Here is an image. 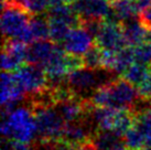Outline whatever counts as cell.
I'll list each match as a JSON object with an SVG mask.
<instances>
[{
    "mask_svg": "<svg viewBox=\"0 0 151 150\" xmlns=\"http://www.w3.org/2000/svg\"><path fill=\"white\" fill-rule=\"evenodd\" d=\"M111 6L120 22L128 20L130 18L137 17L139 14L134 7V1L130 0H111Z\"/></svg>",
    "mask_w": 151,
    "mask_h": 150,
    "instance_id": "cell-19",
    "label": "cell"
},
{
    "mask_svg": "<svg viewBox=\"0 0 151 150\" xmlns=\"http://www.w3.org/2000/svg\"><path fill=\"white\" fill-rule=\"evenodd\" d=\"M71 29V27L64 21L50 19V40L54 43L62 44Z\"/></svg>",
    "mask_w": 151,
    "mask_h": 150,
    "instance_id": "cell-20",
    "label": "cell"
},
{
    "mask_svg": "<svg viewBox=\"0 0 151 150\" xmlns=\"http://www.w3.org/2000/svg\"><path fill=\"white\" fill-rule=\"evenodd\" d=\"M72 6L82 21L105 20L113 10L111 0H75Z\"/></svg>",
    "mask_w": 151,
    "mask_h": 150,
    "instance_id": "cell-8",
    "label": "cell"
},
{
    "mask_svg": "<svg viewBox=\"0 0 151 150\" xmlns=\"http://www.w3.org/2000/svg\"><path fill=\"white\" fill-rule=\"evenodd\" d=\"M119 109L110 107H94L91 112L93 123L95 124L97 130H111L114 121Z\"/></svg>",
    "mask_w": 151,
    "mask_h": 150,
    "instance_id": "cell-15",
    "label": "cell"
},
{
    "mask_svg": "<svg viewBox=\"0 0 151 150\" xmlns=\"http://www.w3.org/2000/svg\"><path fill=\"white\" fill-rule=\"evenodd\" d=\"M134 62L150 65L151 64V44L147 42H142L134 46Z\"/></svg>",
    "mask_w": 151,
    "mask_h": 150,
    "instance_id": "cell-24",
    "label": "cell"
},
{
    "mask_svg": "<svg viewBox=\"0 0 151 150\" xmlns=\"http://www.w3.org/2000/svg\"><path fill=\"white\" fill-rule=\"evenodd\" d=\"M95 43L103 50L118 52L129 45L124 35L122 23H111L103 20L99 33L95 39Z\"/></svg>",
    "mask_w": 151,
    "mask_h": 150,
    "instance_id": "cell-6",
    "label": "cell"
},
{
    "mask_svg": "<svg viewBox=\"0 0 151 150\" xmlns=\"http://www.w3.org/2000/svg\"><path fill=\"white\" fill-rule=\"evenodd\" d=\"M75 0H51L52 4H56V2H65V4H73Z\"/></svg>",
    "mask_w": 151,
    "mask_h": 150,
    "instance_id": "cell-33",
    "label": "cell"
},
{
    "mask_svg": "<svg viewBox=\"0 0 151 150\" xmlns=\"http://www.w3.org/2000/svg\"><path fill=\"white\" fill-rule=\"evenodd\" d=\"M9 124L10 139L31 144L38 137V129L33 112L28 105L17 107L9 115L1 114Z\"/></svg>",
    "mask_w": 151,
    "mask_h": 150,
    "instance_id": "cell-2",
    "label": "cell"
},
{
    "mask_svg": "<svg viewBox=\"0 0 151 150\" xmlns=\"http://www.w3.org/2000/svg\"><path fill=\"white\" fill-rule=\"evenodd\" d=\"M134 62V48L132 45H127L124 49L116 52L115 62H114L113 72L119 76Z\"/></svg>",
    "mask_w": 151,
    "mask_h": 150,
    "instance_id": "cell-17",
    "label": "cell"
},
{
    "mask_svg": "<svg viewBox=\"0 0 151 150\" xmlns=\"http://www.w3.org/2000/svg\"><path fill=\"white\" fill-rule=\"evenodd\" d=\"M140 150H151V137L146 141V144L143 145L142 148H141Z\"/></svg>",
    "mask_w": 151,
    "mask_h": 150,
    "instance_id": "cell-32",
    "label": "cell"
},
{
    "mask_svg": "<svg viewBox=\"0 0 151 150\" xmlns=\"http://www.w3.org/2000/svg\"><path fill=\"white\" fill-rule=\"evenodd\" d=\"M130 1H134V0H130Z\"/></svg>",
    "mask_w": 151,
    "mask_h": 150,
    "instance_id": "cell-35",
    "label": "cell"
},
{
    "mask_svg": "<svg viewBox=\"0 0 151 150\" xmlns=\"http://www.w3.org/2000/svg\"><path fill=\"white\" fill-rule=\"evenodd\" d=\"M25 43L19 40H4L1 53V67L2 71L16 72L27 62Z\"/></svg>",
    "mask_w": 151,
    "mask_h": 150,
    "instance_id": "cell-7",
    "label": "cell"
},
{
    "mask_svg": "<svg viewBox=\"0 0 151 150\" xmlns=\"http://www.w3.org/2000/svg\"><path fill=\"white\" fill-rule=\"evenodd\" d=\"M143 42H147L149 44H151V27H147L146 29V33H145V40Z\"/></svg>",
    "mask_w": 151,
    "mask_h": 150,
    "instance_id": "cell-31",
    "label": "cell"
},
{
    "mask_svg": "<svg viewBox=\"0 0 151 150\" xmlns=\"http://www.w3.org/2000/svg\"><path fill=\"white\" fill-rule=\"evenodd\" d=\"M134 4L136 9H137V11H138V13H140L143 10L150 8L151 0H134Z\"/></svg>",
    "mask_w": 151,
    "mask_h": 150,
    "instance_id": "cell-28",
    "label": "cell"
},
{
    "mask_svg": "<svg viewBox=\"0 0 151 150\" xmlns=\"http://www.w3.org/2000/svg\"><path fill=\"white\" fill-rule=\"evenodd\" d=\"M14 74L25 92V97L42 92L47 87L46 73L40 65L27 63L14 72Z\"/></svg>",
    "mask_w": 151,
    "mask_h": 150,
    "instance_id": "cell-5",
    "label": "cell"
},
{
    "mask_svg": "<svg viewBox=\"0 0 151 150\" xmlns=\"http://www.w3.org/2000/svg\"><path fill=\"white\" fill-rule=\"evenodd\" d=\"M91 141L97 150H115L124 142V137L113 130H96L91 138Z\"/></svg>",
    "mask_w": 151,
    "mask_h": 150,
    "instance_id": "cell-14",
    "label": "cell"
},
{
    "mask_svg": "<svg viewBox=\"0 0 151 150\" xmlns=\"http://www.w3.org/2000/svg\"><path fill=\"white\" fill-rule=\"evenodd\" d=\"M77 147L78 146L67 141L63 138H60L53 142V150H76Z\"/></svg>",
    "mask_w": 151,
    "mask_h": 150,
    "instance_id": "cell-26",
    "label": "cell"
},
{
    "mask_svg": "<svg viewBox=\"0 0 151 150\" xmlns=\"http://www.w3.org/2000/svg\"><path fill=\"white\" fill-rule=\"evenodd\" d=\"M134 117H136V120L134 126L142 133V135L148 140L151 137V109L140 112Z\"/></svg>",
    "mask_w": 151,
    "mask_h": 150,
    "instance_id": "cell-23",
    "label": "cell"
},
{
    "mask_svg": "<svg viewBox=\"0 0 151 150\" xmlns=\"http://www.w3.org/2000/svg\"><path fill=\"white\" fill-rule=\"evenodd\" d=\"M76 150H97V149H96V147L92 144V141L89 140V141H86V142H84V144L80 145V146L77 147Z\"/></svg>",
    "mask_w": 151,
    "mask_h": 150,
    "instance_id": "cell-30",
    "label": "cell"
},
{
    "mask_svg": "<svg viewBox=\"0 0 151 150\" xmlns=\"http://www.w3.org/2000/svg\"><path fill=\"white\" fill-rule=\"evenodd\" d=\"M150 74V70L147 69V65H142L139 63H132L126 71L122 75V79H125L127 82L132 84L134 86L138 87L139 85L145 82Z\"/></svg>",
    "mask_w": 151,
    "mask_h": 150,
    "instance_id": "cell-18",
    "label": "cell"
},
{
    "mask_svg": "<svg viewBox=\"0 0 151 150\" xmlns=\"http://www.w3.org/2000/svg\"><path fill=\"white\" fill-rule=\"evenodd\" d=\"M149 70H150V72H151V64L149 65Z\"/></svg>",
    "mask_w": 151,
    "mask_h": 150,
    "instance_id": "cell-34",
    "label": "cell"
},
{
    "mask_svg": "<svg viewBox=\"0 0 151 150\" xmlns=\"http://www.w3.org/2000/svg\"><path fill=\"white\" fill-rule=\"evenodd\" d=\"M56 43L49 40H37L27 49V63L44 67L54 53Z\"/></svg>",
    "mask_w": 151,
    "mask_h": 150,
    "instance_id": "cell-10",
    "label": "cell"
},
{
    "mask_svg": "<svg viewBox=\"0 0 151 150\" xmlns=\"http://www.w3.org/2000/svg\"><path fill=\"white\" fill-rule=\"evenodd\" d=\"M146 141L147 138L134 126H132L124 136V142L128 150H140Z\"/></svg>",
    "mask_w": 151,
    "mask_h": 150,
    "instance_id": "cell-21",
    "label": "cell"
},
{
    "mask_svg": "<svg viewBox=\"0 0 151 150\" xmlns=\"http://www.w3.org/2000/svg\"><path fill=\"white\" fill-rule=\"evenodd\" d=\"M29 27L37 40H47L50 39V19L43 13L32 14L30 18Z\"/></svg>",
    "mask_w": 151,
    "mask_h": 150,
    "instance_id": "cell-16",
    "label": "cell"
},
{
    "mask_svg": "<svg viewBox=\"0 0 151 150\" xmlns=\"http://www.w3.org/2000/svg\"><path fill=\"white\" fill-rule=\"evenodd\" d=\"M122 28L129 45L136 46L143 42L147 27L140 21L139 18L134 17L122 21Z\"/></svg>",
    "mask_w": 151,
    "mask_h": 150,
    "instance_id": "cell-13",
    "label": "cell"
},
{
    "mask_svg": "<svg viewBox=\"0 0 151 150\" xmlns=\"http://www.w3.org/2000/svg\"><path fill=\"white\" fill-rule=\"evenodd\" d=\"M11 150H31V144L12 140V149Z\"/></svg>",
    "mask_w": 151,
    "mask_h": 150,
    "instance_id": "cell-29",
    "label": "cell"
},
{
    "mask_svg": "<svg viewBox=\"0 0 151 150\" xmlns=\"http://www.w3.org/2000/svg\"><path fill=\"white\" fill-rule=\"evenodd\" d=\"M30 109L33 112L35 119L39 139L55 141L62 138L65 121L55 106L33 107Z\"/></svg>",
    "mask_w": 151,
    "mask_h": 150,
    "instance_id": "cell-3",
    "label": "cell"
},
{
    "mask_svg": "<svg viewBox=\"0 0 151 150\" xmlns=\"http://www.w3.org/2000/svg\"><path fill=\"white\" fill-rule=\"evenodd\" d=\"M101 56H103V49H101L96 43H94L82 56L84 66L89 69H101Z\"/></svg>",
    "mask_w": 151,
    "mask_h": 150,
    "instance_id": "cell-22",
    "label": "cell"
},
{
    "mask_svg": "<svg viewBox=\"0 0 151 150\" xmlns=\"http://www.w3.org/2000/svg\"><path fill=\"white\" fill-rule=\"evenodd\" d=\"M25 100V92L19 84L14 72L2 71L1 74V105L8 102L21 103Z\"/></svg>",
    "mask_w": 151,
    "mask_h": 150,
    "instance_id": "cell-11",
    "label": "cell"
},
{
    "mask_svg": "<svg viewBox=\"0 0 151 150\" xmlns=\"http://www.w3.org/2000/svg\"><path fill=\"white\" fill-rule=\"evenodd\" d=\"M94 38L81 25L77 28H72L62 45L68 54L83 56L86 51L94 44Z\"/></svg>",
    "mask_w": 151,
    "mask_h": 150,
    "instance_id": "cell-9",
    "label": "cell"
},
{
    "mask_svg": "<svg viewBox=\"0 0 151 150\" xmlns=\"http://www.w3.org/2000/svg\"><path fill=\"white\" fill-rule=\"evenodd\" d=\"M137 88H138L139 95L151 100V72L149 76L145 79V82L141 85H139Z\"/></svg>",
    "mask_w": 151,
    "mask_h": 150,
    "instance_id": "cell-25",
    "label": "cell"
},
{
    "mask_svg": "<svg viewBox=\"0 0 151 150\" xmlns=\"http://www.w3.org/2000/svg\"><path fill=\"white\" fill-rule=\"evenodd\" d=\"M46 16L49 17V19H58L64 21L71 28H77L82 25V19L76 13L71 4H65V2L52 4L46 10Z\"/></svg>",
    "mask_w": 151,
    "mask_h": 150,
    "instance_id": "cell-12",
    "label": "cell"
},
{
    "mask_svg": "<svg viewBox=\"0 0 151 150\" xmlns=\"http://www.w3.org/2000/svg\"><path fill=\"white\" fill-rule=\"evenodd\" d=\"M31 16L20 6L2 1L1 32L4 40H18L28 29Z\"/></svg>",
    "mask_w": 151,
    "mask_h": 150,
    "instance_id": "cell-4",
    "label": "cell"
},
{
    "mask_svg": "<svg viewBox=\"0 0 151 150\" xmlns=\"http://www.w3.org/2000/svg\"><path fill=\"white\" fill-rule=\"evenodd\" d=\"M138 17L146 27H151V7L141 11L138 14Z\"/></svg>",
    "mask_w": 151,
    "mask_h": 150,
    "instance_id": "cell-27",
    "label": "cell"
},
{
    "mask_svg": "<svg viewBox=\"0 0 151 150\" xmlns=\"http://www.w3.org/2000/svg\"><path fill=\"white\" fill-rule=\"evenodd\" d=\"M138 97V88L125 79L118 77L111 83L97 88L89 100L95 107L130 109Z\"/></svg>",
    "mask_w": 151,
    "mask_h": 150,
    "instance_id": "cell-1",
    "label": "cell"
}]
</instances>
